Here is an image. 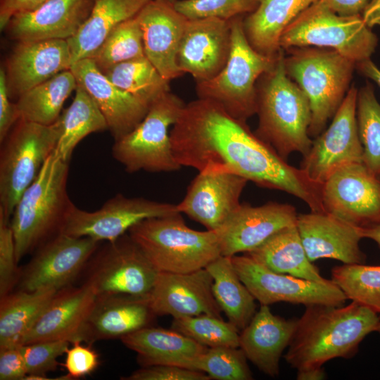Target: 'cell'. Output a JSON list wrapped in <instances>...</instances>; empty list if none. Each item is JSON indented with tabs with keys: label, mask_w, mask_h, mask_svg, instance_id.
Wrapping results in <instances>:
<instances>
[{
	"label": "cell",
	"mask_w": 380,
	"mask_h": 380,
	"mask_svg": "<svg viewBox=\"0 0 380 380\" xmlns=\"http://www.w3.org/2000/svg\"><path fill=\"white\" fill-rule=\"evenodd\" d=\"M170 140L182 167L234 173L260 186L294 196L311 211H324L320 185L289 165L246 121L210 100L198 98L186 103L170 129Z\"/></svg>",
	"instance_id": "6da1fadb"
},
{
	"label": "cell",
	"mask_w": 380,
	"mask_h": 380,
	"mask_svg": "<svg viewBox=\"0 0 380 380\" xmlns=\"http://www.w3.org/2000/svg\"><path fill=\"white\" fill-rule=\"evenodd\" d=\"M379 323V314L355 301L345 306H306L284 359L296 370L322 367L335 358L350 359Z\"/></svg>",
	"instance_id": "7a4b0ae2"
},
{
	"label": "cell",
	"mask_w": 380,
	"mask_h": 380,
	"mask_svg": "<svg viewBox=\"0 0 380 380\" xmlns=\"http://www.w3.org/2000/svg\"><path fill=\"white\" fill-rule=\"evenodd\" d=\"M280 49L274 67L257 85L258 125L255 134L284 160L291 153L305 156L312 140L309 134L312 113L308 97L289 77Z\"/></svg>",
	"instance_id": "3957f363"
},
{
	"label": "cell",
	"mask_w": 380,
	"mask_h": 380,
	"mask_svg": "<svg viewBox=\"0 0 380 380\" xmlns=\"http://www.w3.org/2000/svg\"><path fill=\"white\" fill-rule=\"evenodd\" d=\"M69 164L54 149L17 203L11 225L18 262L61 233L73 203L67 192Z\"/></svg>",
	"instance_id": "277c9868"
},
{
	"label": "cell",
	"mask_w": 380,
	"mask_h": 380,
	"mask_svg": "<svg viewBox=\"0 0 380 380\" xmlns=\"http://www.w3.org/2000/svg\"><path fill=\"white\" fill-rule=\"evenodd\" d=\"M128 234L158 272L196 271L221 255L217 232L189 227L179 212L144 220Z\"/></svg>",
	"instance_id": "5b68a950"
},
{
	"label": "cell",
	"mask_w": 380,
	"mask_h": 380,
	"mask_svg": "<svg viewBox=\"0 0 380 380\" xmlns=\"http://www.w3.org/2000/svg\"><path fill=\"white\" fill-rule=\"evenodd\" d=\"M284 57L286 72L310 102V137L323 131L342 103L356 63L337 51L324 48H293Z\"/></svg>",
	"instance_id": "8992f818"
},
{
	"label": "cell",
	"mask_w": 380,
	"mask_h": 380,
	"mask_svg": "<svg viewBox=\"0 0 380 380\" xmlns=\"http://www.w3.org/2000/svg\"><path fill=\"white\" fill-rule=\"evenodd\" d=\"M243 15L231 20V49L222 70L196 82L198 98L210 100L234 118L246 121L256 114L257 82L274 65L275 57L259 53L248 42Z\"/></svg>",
	"instance_id": "52a82bcc"
},
{
	"label": "cell",
	"mask_w": 380,
	"mask_h": 380,
	"mask_svg": "<svg viewBox=\"0 0 380 380\" xmlns=\"http://www.w3.org/2000/svg\"><path fill=\"white\" fill-rule=\"evenodd\" d=\"M61 120L44 125L19 119L0 149V214L10 220L26 189L32 183L61 136Z\"/></svg>",
	"instance_id": "ba28073f"
},
{
	"label": "cell",
	"mask_w": 380,
	"mask_h": 380,
	"mask_svg": "<svg viewBox=\"0 0 380 380\" xmlns=\"http://www.w3.org/2000/svg\"><path fill=\"white\" fill-rule=\"evenodd\" d=\"M378 44L376 35L362 15H338L320 0L302 12L282 33L284 51L315 46L331 49L356 63L370 58Z\"/></svg>",
	"instance_id": "9c48e42d"
},
{
	"label": "cell",
	"mask_w": 380,
	"mask_h": 380,
	"mask_svg": "<svg viewBox=\"0 0 380 380\" xmlns=\"http://www.w3.org/2000/svg\"><path fill=\"white\" fill-rule=\"evenodd\" d=\"M185 104L171 91L165 93L150 106L143 120L132 132L115 141L113 157L126 172H169L182 167L173 155L170 128Z\"/></svg>",
	"instance_id": "30bf717a"
},
{
	"label": "cell",
	"mask_w": 380,
	"mask_h": 380,
	"mask_svg": "<svg viewBox=\"0 0 380 380\" xmlns=\"http://www.w3.org/2000/svg\"><path fill=\"white\" fill-rule=\"evenodd\" d=\"M87 266L97 295L147 296L159 272L128 234L98 248Z\"/></svg>",
	"instance_id": "8fae6325"
},
{
	"label": "cell",
	"mask_w": 380,
	"mask_h": 380,
	"mask_svg": "<svg viewBox=\"0 0 380 380\" xmlns=\"http://www.w3.org/2000/svg\"><path fill=\"white\" fill-rule=\"evenodd\" d=\"M231 258L239 278L260 305L286 302L305 307L312 305L341 306L347 300L331 279L317 282L276 272L247 254Z\"/></svg>",
	"instance_id": "7c38bea8"
},
{
	"label": "cell",
	"mask_w": 380,
	"mask_h": 380,
	"mask_svg": "<svg viewBox=\"0 0 380 380\" xmlns=\"http://www.w3.org/2000/svg\"><path fill=\"white\" fill-rule=\"evenodd\" d=\"M357 91L354 85L350 87L329 127L316 137L303 156L300 169L314 184L321 186L342 167L363 163L356 116Z\"/></svg>",
	"instance_id": "4fadbf2b"
},
{
	"label": "cell",
	"mask_w": 380,
	"mask_h": 380,
	"mask_svg": "<svg viewBox=\"0 0 380 380\" xmlns=\"http://www.w3.org/2000/svg\"><path fill=\"white\" fill-rule=\"evenodd\" d=\"M100 243L90 237L63 233L53 236L38 247L20 268L17 290L58 291L71 286L87 267Z\"/></svg>",
	"instance_id": "5bb4252c"
},
{
	"label": "cell",
	"mask_w": 380,
	"mask_h": 380,
	"mask_svg": "<svg viewBox=\"0 0 380 380\" xmlns=\"http://www.w3.org/2000/svg\"><path fill=\"white\" fill-rule=\"evenodd\" d=\"M177 212L175 204L118 194L92 212L80 209L72 203L61 233L75 237L87 236L100 242L113 241L144 220Z\"/></svg>",
	"instance_id": "9a60e30c"
},
{
	"label": "cell",
	"mask_w": 380,
	"mask_h": 380,
	"mask_svg": "<svg viewBox=\"0 0 380 380\" xmlns=\"http://www.w3.org/2000/svg\"><path fill=\"white\" fill-rule=\"evenodd\" d=\"M324 212L359 227L380 222V181L363 163L347 165L322 185Z\"/></svg>",
	"instance_id": "2e32d148"
},
{
	"label": "cell",
	"mask_w": 380,
	"mask_h": 380,
	"mask_svg": "<svg viewBox=\"0 0 380 380\" xmlns=\"http://www.w3.org/2000/svg\"><path fill=\"white\" fill-rule=\"evenodd\" d=\"M213 282L205 268L187 273L159 272L148 294L150 307L156 316L222 317L213 296Z\"/></svg>",
	"instance_id": "e0dca14e"
},
{
	"label": "cell",
	"mask_w": 380,
	"mask_h": 380,
	"mask_svg": "<svg viewBox=\"0 0 380 380\" xmlns=\"http://www.w3.org/2000/svg\"><path fill=\"white\" fill-rule=\"evenodd\" d=\"M298 215L293 205L286 203H241L216 231L221 255L232 257L255 249L281 229L295 224Z\"/></svg>",
	"instance_id": "ac0fdd59"
},
{
	"label": "cell",
	"mask_w": 380,
	"mask_h": 380,
	"mask_svg": "<svg viewBox=\"0 0 380 380\" xmlns=\"http://www.w3.org/2000/svg\"><path fill=\"white\" fill-rule=\"evenodd\" d=\"M248 181L227 172H198L177 208L207 230L217 231L241 205Z\"/></svg>",
	"instance_id": "d6986e66"
},
{
	"label": "cell",
	"mask_w": 380,
	"mask_h": 380,
	"mask_svg": "<svg viewBox=\"0 0 380 380\" xmlns=\"http://www.w3.org/2000/svg\"><path fill=\"white\" fill-rule=\"evenodd\" d=\"M231 32V20L189 19L177 53L180 70L196 83L214 77L229 58Z\"/></svg>",
	"instance_id": "ffe728a7"
},
{
	"label": "cell",
	"mask_w": 380,
	"mask_h": 380,
	"mask_svg": "<svg viewBox=\"0 0 380 380\" xmlns=\"http://www.w3.org/2000/svg\"><path fill=\"white\" fill-rule=\"evenodd\" d=\"M136 18L146 57L166 80L182 76L177 53L189 18L175 8L174 2L167 0H151Z\"/></svg>",
	"instance_id": "44dd1931"
},
{
	"label": "cell",
	"mask_w": 380,
	"mask_h": 380,
	"mask_svg": "<svg viewBox=\"0 0 380 380\" xmlns=\"http://www.w3.org/2000/svg\"><path fill=\"white\" fill-rule=\"evenodd\" d=\"M70 70L77 85L89 94L102 113L115 141L132 132L148 113L150 106L112 83L91 58L74 63Z\"/></svg>",
	"instance_id": "7402d4cb"
},
{
	"label": "cell",
	"mask_w": 380,
	"mask_h": 380,
	"mask_svg": "<svg viewBox=\"0 0 380 380\" xmlns=\"http://www.w3.org/2000/svg\"><path fill=\"white\" fill-rule=\"evenodd\" d=\"M309 260L329 258L343 264H365L361 250V227L341 220L326 212L298 214L296 223Z\"/></svg>",
	"instance_id": "603a6c76"
},
{
	"label": "cell",
	"mask_w": 380,
	"mask_h": 380,
	"mask_svg": "<svg viewBox=\"0 0 380 380\" xmlns=\"http://www.w3.org/2000/svg\"><path fill=\"white\" fill-rule=\"evenodd\" d=\"M97 293L85 281L80 286H69L57 291L25 337L23 344L65 340L80 341L85 322Z\"/></svg>",
	"instance_id": "cb8c5ba5"
},
{
	"label": "cell",
	"mask_w": 380,
	"mask_h": 380,
	"mask_svg": "<svg viewBox=\"0 0 380 380\" xmlns=\"http://www.w3.org/2000/svg\"><path fill=\"white\" fill-rule=\"evenodd\" d=\"M72 65L67 40L18 42L7 61L6 77L10 96L25 91L70 70Z\"/></svg>",
	"instance_id": "d4e9b609"
},
{
	"label": "cell",
	"mask_w": 380,
	"mask_h": 380,
	"mask_svg": "<svg viewBox=\"0 0 380 380\" xmlns=\"http://www.w3.org/2000/svg\"><path fill=\"white\" fill-rule=\"evenodd\" d=\"M94 0H46L14 15L6 28L18 42L73 37L89 17Z\"/></svg>",
	"instance_id": "484cf974"
},
{
	"label": "cell",
	"mask_w": 380,
	"mask_h": 380,
	"mask_svg": "<svg viewBox=\"0 0 380 380\" xmlns=\"http://www.w3.org/2000/svg\"><path fill=\"white\" fill-rule=\"evenodd\" d=\"M156 317L147 296L97 295L80 336L91 345L100 340L121 338L151 326Z\"/></svg>",
	"instance_id": "4316f807"
},
{
	"label": "cell",
	"mask_w": 380,
	"mask_h": 380,
	"mask_svg": "<svg viewBox=\"0 0 380 380\" xmlns=\"http://www.w3.org/2000/svg\"><path fill=\"white\" fill-rule=\"evenodd\" d=\"M297 322L298 319L273 314L269 305H260L251 322L239 333V348L260 372L277 377L281 357L293 338Z\"/></svg>",
	"instance_id": "83f0119b"
},
{
	"label": "cell",
	"mask_w": 380,
	"mask_h": 380,
	"mask_svg": "<svg viewBox=\"0 0 380 380\" xmlns=\"http://www.w3.org/2000/svg\"><path fill=\"white\" fill-rule=\"evenodd\" d=\"M120 340L137 354L141 367L171 365L188 368L192 360L208 349L173 329L152 326L144 327Z\"/></svg>",
	"instance_id": "f1b7e54d"
},
{
	"label": "cell",
	"mask_w": 380,
	"mask_h": 380,
	"mask_svg": "<svg viewBox=\"0 0 380 380\" xmlns=\"http://www.w3.org/2000/svg\"><path fill=\"white\" fill-rule=\"evenodd\" d=\"M317 0H259L256 8L243 18L251 46L259 53L275 57L285 29Z\"/></svg>",
	"instance_id": "f546056e"
},
{
	"label": "cell",
	"mask_w": 380,
	"mask_h": 380,
	"mask_svg": "<svg viewBox=\"0 0 380 380\" xmlns=\"http://www.w3.org/2000/svg\"><path fill=\"white\" fill-rule=\"evenodd\" d=\"M151 0H94L91 13L77 32L68 39L72 64L91 58L110 32L134 18Z\"/></svg>",
	"instance_id": "4dcf8cb0"
},
{
	"label": "cell",
	"mask_w": 380,
	"mask_h": 380,
	"mask_svg": "<svg viewBox=\"0 0 380 380\" xmlns=\"http://www.w3.org/2000/svg\"><path fill=\"white\" fill-rule=\"evenodd\" d=\"M246 254L276 272L317 282L328 280L309 260L296 224L281 229Z\"/></svg>",
	"instance_id": "1f68e13d"
},
{
	"label": "cell",
	"mask_w": 380,
	"mask_h": 380,
	"mask_svg": "<svg viewBox=\"0 0 380 380\" xmlns=\"http://www.w3.org/2000/svg\"><path fill=\"white\" fill-rule=\"evenodd\" d=\"M57 292L17 290L0 298V348L20 346L25 336Z\"/></svg>",
	"instance_id": "d6a6232c"
},
{
	"label": "cell",
	"mask_w": 380,
	"mask_h": 380,
	"mask_svg": "<svg viewBox=\"0 0 380 380\" xmlns=\"http://www.w3.org/2000/svg\"><path fill=\"white\" fill-rule=\"evenodd\" d=\"M205 269L213 277V293L228 321L240 331L256 312L255 299L239 278L231 257L220 255Z\"/></svg>",
	"instance_id": "836d02e7"
},
{
	"label": "cell",
	"mask_w": 380,
	"mask_h": 380,
	"mask_svg": "<svg viewBox=\"0 0 380 380\" xmlns=\"http://www.w3.org/2000/svg\"><path fill=\"white\" fill-rule=\"evenodd\" d=\"M77 87L70 69L34 87L15 102L19 119L44 125L53 124L61 116L64 102Z\"/></svg>",
	"instance_id": "e575fe53"
},
{
	"label": "cell",
	"mask_w": 380,
	"mask_h": 380,
	"mask_svg": "<svg viewBox=\"0 0 380 380\" xmlns=\"http://www.w3.org/2000/svg\"><path fill=\"white\" fill-rule=\"evenodd\" d=\"M61 132L55 150L70 162L77 144L91 133L108 129L106 120L89 94L77 85L72 103L61 115Z\"/></svg>",
	"instance_id": "d590c367"
},
{
	"label": "cell",
	"mask_w": 380,
	"mask_h": 380,
	"mask_svg": "<svg viewBox=\"0 0 380 380\" xmlns=\"http://www.w3.org/2000/svg\"><path fill=\"white\" fill-rule=\"evenodd\" d=\"M102 72L115 86L148 106L171 91L170 81L146 56L118 63Z\"/></svg>",
	"instance_id": "8d00e7d4"
},
{
	"label": "cell",
	"mask_w": 380,
	"mask_h": 380,
	"mask_svg": "<svg viewBox=\"0 0 380 380\" xmlns=\"http://www.w3.org/2000/svg\"><path fill=\"white\" fill-rule=\"evenodd\" d=\"M331 279L347 299L380 315V265L343 264L332 268Z\"/></svg>",
	"instance_id": "74e56055"
},
{
	"label": "cell",
	"mask_w": 380,
	"mask_h": 380,
	"mask_svg": "<svg viewBox=\"0 0 380 380\" xmlns=\"http://www.w3.org/2000/svg\"><path fill=\"white\" fill-rule=\"evenodd\" d=\"M145 56L141 30L134 16L114 28L89 58L103 72L118 63Z\"/></svg>",
	"instance_id": "f35d334b"
},
{
	"label": "cell",
	"mask_w": 380,
	"mask_h": 380,
	"mask_svg": "<svg viewBox=\"0 0 380 380\" xmlns=\"http://www.w3.org/2000/svg\"><path fill=\"white\" fill-rule=\"evenodd\" d=\"M356 116L363 163L377 176L380 173V103L369 83L357 91Z\"/></svg>",
	"instance_id": "ab89813d"
},
{
	"label": "cell",
	"mask_w": 380,
	"mask_h": 380,
	"mask_svg": "<svg viewBox=\"0 0 380 380\" xmlns=\"http://www.w3.org/2000/svg\"><path fill=\"white\" fill-rule=\"evenodd\" d=\"M172 329L208 348L239 347L240 331L222 317L201 315L173 318Z\"/></svg>",
	"instance_id": "60d3db41"
},
{
	"label": "cell",
	"mask_w": 380,
	"mask_h": 380,
	"mask_svg": "<svg viewBox=\"0 0 380 380\" xmlns=\"http://www.w3.org/2000/svg\"><path fill=\"white\" fill-rule=\"evenodd\" d=\"M188 368L203 372L211 379H253L247 358L239 347L208 348L203 353L191 362Z\"/></svg>",
	"instance_id": "b9f144b4"
},
{
	"label": "cell",
	"mask_w": 380,
	"mask_h": 380,
	"mask_svg": "<svg viewBox=\"0 0 380 380\" xmlns=\"http://www.w3.org/2000/svg\"><path fill=\"white\" fill-rule=\"evenodd\" d=\"M259 0H180L174 1L175 8L189 19L215 18L230 20L249 14Z\"/></svg>",
	"instance_id": "7bdbcfd3"
},
{
	"label": "cell",
	"mask_w": 380,
	"mask_h": 380,
	"mask_svg": "<svg viewBox=\"0 0 380 380\" xmlns=\"http://www.w3.org/2000/svg\"><path fill=\"white\" fill-rule=\"evenodd\" d=\"M70 342L65 340L39 341L20 346L27 374L25 379H49L47 374L61 365L58 358L65 354Z\"/></svg>",
	"instance_id": "ee69618b"
},
{
	"label": "cell",
	"mask_w": 380,
	"mask_h": 380,
	"mask_svg": "<svg viewBox=\"0 0 380 380\" xmlns=\"http://www.w3.org/2000/svg\"><path fill=\"white\" fill-rule=\"evenodd\" d=\"M18 264L11 220L0 214V298L17 286L20 274Z\"/></svg>",
	"instance_id": "f6af8a7d"
},
{
	"label": "cell",
	"mask_w": 380,
	"mask_h": 380,
	"mask_svg": "<svg viewBox=\"0 0 380 380\" xmlns=\"http://www.w3.org/2000/svg\"><path fill=\"white\" fill-rule=\"evenodd\" d=\"M65 355V367L70 380L90 374L99 365V355L91 345L84 346L80 341L71 343Z\"/></svg>",
	"instance_id": "bcb514c9"
},
{
	"label": "cell",
	"mask_w": 380,
	"mask_h": 380,
	"mask_svg": "<svg viewBox=\"0 0 380 380\" xmlns=\"http://www.w3.org/2000/svg\"><path fill=\"white\" fill-rule=\"evenodd\" d=\"M125 380H210L205 373L171 365L141 367L126 377Z\"/></svg>",
	"instance_id": "7dc6e473"
},
{
	"label": "cell",
	"mask_w": 380,
	"mask_h": 380,
	"mask_svg": "<svg viewBox=\"0 0 380 380\" xmlns=\"http://www.w3.org/2000/svg\"><path fill=\"white\" fill-rule=\"evenodd\" d=\"M20 346L0 348L1 380L25 379L27 372Z\"/></svg>",
	"instance_id": "c3c4849f"
},
{
	"label": "cell",
	"mask_w": 380,
	"mask_h": 380,
	"mask_svg": "<svg viewBox=\"0 0 380 380\" xmlns=\"http://www.w3.org/2000/svg\"><path fill=\"white\" fill-rule=\"evenodd\" d=\"M19 120L15 103H12L8 90L6 72L0 70V142L8 135Z\"/></svg>",
	"instance_id": "681fc988"
},
{
	"label": "cell",
	"mask_w": 380,
	"mask_h": 380,
	"mask_svg": "<svg viewBox=\"0 0 380 380\" xmlns=\"http://www.w3.org/2000/svg\"><path fill=\"white\" fill-rule=\"evenodd\" d=\"M46 0H0V27H6L15 14L32 9Z\"/></svg>",
	"instance_id": "f907efd6"
},
{
	"label": "cell",
	"mask_w": 380,
	"mask_h": 380,
	"mask_svg": "<svg viewBox=\"0 0 380 380\" xmlns=\"http://www.w3.org/2000/svg\"><path fill=\"white\" fill-rule=\"evenodd\" d=\"M331 11L343 16L362 13L370 0H320Z\"/></svg>",
	"instance_id": "816d5d0a"
},
{
	"label": "cell",
	"mask_w": 380,
	"mask_h": 380,
	"mask_svg": "<svg viewBox=\"0 0 380 380\" xmlns=\"http://www.w3.org/2000/svg\"><path fill=\"white\" fill-rule=\"evenodd\" d=\"M364 21L370 28L380 27V0H370L362 12Z\"/></svg>",
	"instance_id": "f5cc1de1"
},
{
	"label": "cell",
	"mask_w": 380,
	"mask_h": 380,
	"mask_svg": "<svg viewBox=\"0 0 380 380\" xmlns=\"http://www.w3.org/2000/svg\"><path fill=\"white\" fill-rule=\"evenodd\" d=\"M356 68L364 76L373 80L380 87V69L370 58L357 63Z\"/></svg>",
	"instance_id": "db71d44e"
},
{
	"label": "cell",
	"mask_w": 380,
	"mask_h": 380,
	"mask_svg": "<svg viewBox=\"0 0 380 380\" xmlns=\"http://www.w3.org/2000/svg\"><path fill=\"white\" fill-rule=\"evenodd\" d=\"M326 379V372L322 367H312L297 370L298 380H322Z\"/></svg>",
	"instance_id": "11a10c76"
},
{
	"label": "cell",
	"mask_w": 380,
	"mask_h": 380,
	"mask_svg": "<svg viewBox=\"0 0 380 380\" xmlns=\"http://www.w3.org/2000/svg\"><path fill=\"white\" fill-rule=\"evenodd\" d=\"M361 232L363 238L374 241L380 249V222L366 227H361Z\"/></svg>",
	"instance_id": "9f6ffc18"
},
{
	"label": "cell",
	"mask_w": 380,
	"mask_h": 380,
	"mask_svg": "<svg viewBox=\"0 0 380 380\" xmlns=\"http://www.w3.org/2000/svg\"><path fill=\"white\" fill-rule=\"evenodd\" d=\"M376 332H378L379 334H380V323H379V326H378Z\"/></svg>",
	"instance_id": "6f0895ef"
},
{
	"label": "cell",
	"mask_w": 380,
	"mask_h": 380,
	"mask_svg": "<svg viewBox=\"0 0 380 380\" xmlns=\"http://www.w3.org/2000/svg\"><path fill=\"white\" fill-rule=\"evenodd\" d=\"M167 1H171V2H174V1H177V0H167Z\"/></svg>",
	"instance_id": "680465c9"
},
{
	"label": "cell",
	"mask_w": 380,
	"mask_h": 380,
	"mask_svg": "<svg viewBox=\"0 0 380 380\" xmlns=\"http://www.w3.org/2000/svg\"><path fill=\"white\" fill-rule=\"evenodd\" d=\"M377 177L379 178V179L380 181V173L377 175Z\"/></svg>",
	"instance_id": "91938a15"
}]
</instances>
